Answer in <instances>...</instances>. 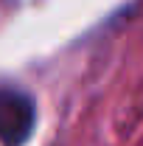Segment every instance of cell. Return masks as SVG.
Returning a JSON list of instances; mask_svg holds the SVG:
<instances>
[{
	"instance_id": "1",
	"label": "cell",
	"mask_w": 143,
	"mask_h": 146,
	"mask_svg": "<svg viewBox=\"0 0 143 146\" xmlns=\"http://www.w3.org/2000/svg\"><path fill=\"white\" fill-rule=\"evenodd\" d=\"M34 127V101L20 90H0V143L23 146Z\"/></svg>"
}]
</instances>
